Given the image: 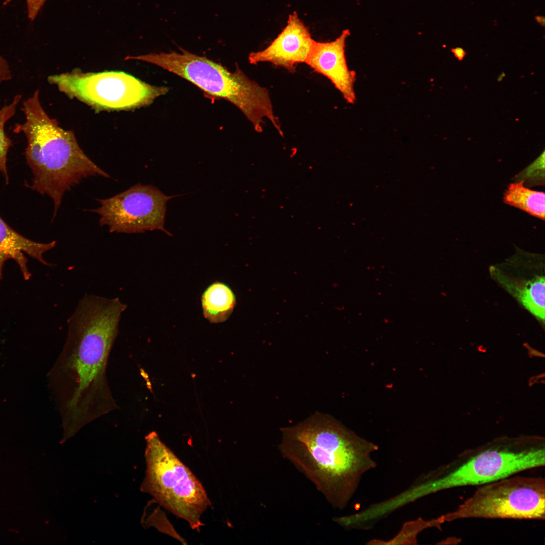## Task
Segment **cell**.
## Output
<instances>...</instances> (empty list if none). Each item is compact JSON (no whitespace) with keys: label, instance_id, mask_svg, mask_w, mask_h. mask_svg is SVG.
<instances>
[{"label":"cell","instance_id":"obj_10","mask_svg":"<svg viewBox=\"0 0 545 545\" xmlns=\"http://www.w3.org/2000/svg\"><path fill=\"white\" fill-rule=\"evenodd\" d=\"M541 256L521 250L490 267L493 278L543 324L545 281Z\"/></svg>","mask_w":545,"mask_h":545},{"label":"cell","instance_id":"obj_6","mask_svg":"<svg viewBox=\"0 0 545 545\" xmlns=\"http://www.w3.org/2000/svg\"><path fill=\"white\" fill-rule=\"evenodd\" d=\"M145 475L140 489L193 530L211 502L201 483L154 431L145 437Z\"/></svg>","mask_w":545,"mask_h":545},{"label":"cell","instance_id":"obj_21","mask_svg":"<svg viewBox=\"0 0 545 545\" xmlns=\"http://www.w3.org/2000/svg\"><path fill=\"white\" fill-rule=\"evenodd\" d=\"M452 51L455 57L459 60L462 61L465 57L466 52L462 47H457L452 49Z\"/></svg>","mask_w":545,"mask_h":545},{"label":"cell","instance_id":"obj_16","mask_svg":"<svg viewBox=\"0 0 545 545\" xmlns=\"http://www.w3.org/2000/svg\"><path fill=\"white\" fill-rule=\"evenodd\" d=\"M21 94H17L12 101L0 109V173L4 177L6 182H9L7 167L9 150L12 145V140L5 132V127L7 122L15 115L17 107L22 99Z\"/></svg>","mask_w":545,"mask_h":545},{"label":"cell","instance_id":"obj_23","mask_svg":"<svg viewBox=\"0 0 545 545\" xmlns=\"http://www.w3.org/2000/svg\"><path fill=\"white\" fill-rule=\"evenodd\" d=\"M505 76V74H504V73H501V74L498 77V81H502V79L504 78V77Z\"/></svg>","mask_w":545,"mask_h":545},{"label":"cell","instance_id":"obj_7","mask_svg":"<svg viewBox=\"0 0 545 545\" xmlns=\"http://www.w3.org/2000/svg\"><path fill=\"white\" fill-rule=\"evenodd\" d=\"M513 475L482 485L451 512L442 523L466 518L544 520L543 477Z\"/></svg>","mask_w":545,"mask_h":545},{"label":"cell","instance_id":"obj_11","mask_svg":"<svg viewBox=\"0 0 545 545\" xmlns=\"http://www.w3.org/2000/svg\"><path fill=\"white\" fill-rule=\"evenodd\" d=\"M315 40L296 12L289 16L287 25L265 48L249 53L250 64L269 63L294 73L296 66L305 63Z\"/></svg>","mask_w":545,"mask_h":545},{"label":"cell","instance_id":"obj_14","mask_svg":"<svg viewBox=\"0 0 545 545\" xmlns=\"http://www.w3.org/2000/svg\"><path fill=\"white\" fill-rule=\"evenodd\" d=\"M201 302L205 317L210 323H221L226 320L232 312L236 298L228 286L215 282L205 290Z\"/></svg>","mask_w":545,"mask_h":545},{"label":"cell","instance_id":"obj_5","mask_svg":"<svg viewBox=\"0 0 545 545\" xmlns=\"http://www.w3.org/2000/svg\"><path fill=\"white\" fill-rule=\"evenodd\" d=\"M127 59L156 65L192 83L207 95L229 101L241 111L258 133L262 132L264 120L267 119L283 136L267 89L250 80L239 68L231 72L206 57L183 49L180 53H150L128 56Z\"/></svg>","mask_w":545,"mask_h":545},{"label":"cell","instance_id":"obj_13","mask_svg":"<svg viewBox=\"0 0 545 545\" xmlns=\"http://www.w3.org/2000/svg\"><path fill=\"white\" fill-rule=\"evenodd\" d=\"M55 241L43 243L32 241L21 235L10 227L0 216V281L3 268L8 259L14 260L18 265L25 280L31 277L27 265L26 253L40 263L49 265L43 254L53 248Z\"/></svg>","mask_w":545,"mask_h":545},{"label":"cell","instance_id":"obj_1","mask_svg":"<svg viewBox=\"0 0 545 545\" xmlns=\"http://www.w3.org/2000/svg\"><path fill=\"white\" fill-rule=\"evenodd\" d=\"M126 308L117 297L85 295L68 320L67 337L54 370L64 442L119 408L106 368Z\"/></svg>","mask_w":545,"mask_h":545},{"label":"cell","instance_id":"obj_3","mask_svg":"<svg viewBox=\"0 0 545 545\" xmlns=\"http://www.w3.org/2000/svg\"><path fill=\"white\" fill-rule=\"evenodd\" d=\"M25 122L15 124L13 131L27 139L25 157L33 178L31 188L52 199L53 217L65 192L83 179L110 175L83 151L74 133L59 126L43 108L36 89L22 103Z\"/></svg>","mask_w":545,"mask_h":545},{"label":"cell","instance_id":"obj_4","mask_svg":"<svg viewBox=\"0 0 545 545\" xmlns=\"http://www.w3.org/2000/svg\"><path fill=\"white\" fill-rule=\"evenodd\" d=\"M544 464L543 439L501 438L461 452L452 461L427 473L407 493L413 501L443 490L483 485Z\"/></svg>","mask_w":545,"mask_h":545},{"label":"cell","instance_id":"obj_15","mask_svg":"<svg viewBox=\"0 0 545 545\" xmlns=\"http://www.w3.org/2000/svg\"><path fill=\"white\" fill-rule=\"evenodd\" d=\"M504 202L535 217L544 220L545 194L531 190L521 181L510 183L504 192Z\"/></svg>","mask_w":545,"mask_h":545},{"label":"cell","instance_id":"obj_8","mask_svg":"<svg viewBox=\"0 0 545 545\" xmlns=\"http://www.w3.org/2000/svg\"><path fill=\"white\" fill-rule=\"evenodd\" d=\"M47 80L69 96L99 110H128L149 105L169 91V88L150 85L121 71H76L51 75Z\"/></svg>","mask_w":545,"mask_h":545},{"label":"cell","instance_id":"obj_9","mask_svg":"<svg viewBox=\"0 0 545 545\" xmlns=\"http://www.w3.org/2000/svg\"><path fill=\"white\" fill-rule=\"evenodd\" d=\"M176 196H167L151 185L138 184L105 199H97L100 206L91 211L100 216V226L111 233H138L164 228L166 203Z\"/></svg>","mask_w":545,"mask_h":545},{"label":"cell","instance_id":"obj_19","mask_svg":"<svg viewBox=\"0 0 545 545\" xmlns=\"http://www.w3.org/2000/svg\"><path fill=\"white\" fill-rule=\"evenodd\" d=\"M13 0H5L3 5H7ZM46 0H26L28 18L32 21L37 17Z\"/></svg>","mask_w":545,"mask_h":545},{"label":"cell","instance_id":"obj_2","mask_svg":"<svg viewBox=\"0 0 545 545\" xmlns=\"http://www.w3.org/2000/svg\"><path fill=\"white\" fill-rule=\"evenodd\" d=\"M282 457L315 486L334 508L344 509L363 475L375 467L378 446L327 414L316 413L281 429Z\"/></svg>","mask_w":545,"mask_h":545},{"label":"cell","instance_id":"obj_17","mask_svg":"<svg viewBox=\"0 0 545 545\" xmlns=\"http://www.w3.org/2000/svg\"><path fill=\"white\" fill-rule=\"evenodd\" d=\"M440 525L438 518L429 521L419 519L416 521L407 522L395 537L383 544H406L409 543V541L411 542L410 543H413L412 541L416 540L417 534L422 530L429 527H437Z\"/></svg>","mask_w":545,"mask_h":545},{"label":"cell","instance_id":"obj_22","mask_svg":"<svg viewBox=\"0 0 545 545\" xmlns=\"http://www.w3.org/2000/svg\"><path fill=\"white\" fill-rule=\"evenodd\" d=\"M535 20L540 25L544 26V18L541 16H536Z\"/></svg>","mask_w":545,"mask_h":545},{"label":"cell","instance_id":"obj_18","mask_svg":"<svg viewBox=\"0 0 545 545\" xmlns=\"http://www.w3.org/2000/svg\"><path fill=\"white\" fill-rule=\"evenodd\" d=\"M516 182L521 181L527 186L544 184V151L533 162L515 177Z\"/></svg>","mask_w":545,"mask_h":545},{"label":"cell","instance_id":"obj_20","mask_svg":"<svg viewBox=\"0 0 545 545\" xmlns=\"http://www.w3.org/2000/svg\"><path fill=\"white\" fill-rule=\"evenodd\" d=\"M12 78L10 65L7 60L0 54V83L9 81Z\"/></svg>","mask_w":545,"mask_h":545},{"label":"cell","instance_id":"obj_12","mask_svg":"<svg viewBox=\"0 0 545 545\" xmlns=\"http://www.w3.org/2000/svg\"><path fill=\"white\" fill-rule=\"evenodd\" d=\"M349 35V30L345 29L333 41L315 40L305 64L326 77L344 99L353 104L356 101V74L348 68L345 55L346 41Z\"/></svg>","mask_w":545,"mask_h":545}]
</instances>
